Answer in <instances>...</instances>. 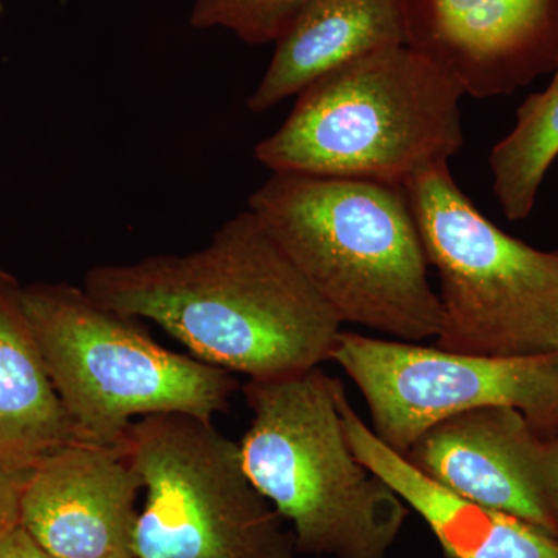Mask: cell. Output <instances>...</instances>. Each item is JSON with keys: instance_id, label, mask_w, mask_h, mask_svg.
<instances>
[{"instance_id": "obj_7", "label": "cell", "mask_w": 558, "mask_h": 558, "mask_svg": "<svg viewBox=\"0 0 558 558\" xmlns=\"http://www.w3.org/2000/svg\"><path fill=\"white\" fill-rule=\"evenodd\" d=\"M120 447L146 490L135 558H296L292 531L250 480L240 444L211 422L149 414Z\"/></svg>"}, {"instance_id": "obj_13", "label": "cell", "mask_w": 558, "mask_h": 558, "mask_svg": "<svg viewBox=\"0 0 558 558\" xmlns=\"http://www.w3.org/2000/svg\"><path fill=\"white\" fill-rule=\"evenodd\" d=\"M398 46H407L402 0H310L275 43L247 108L266 112L326 73Z\"/></svg>"}, {"instance_id": "obj_10", "label": "cell", "mask_w": 558, "mask_h": 558, "mask_svg": "<svg viewBox=\"0 0 558 558\" xmlns=\"http://www.w3.org/2000/svg\"><path fill=\"white\" fill-rule=\"evenodd\" d=\"M407 46L458 81L465 95L515 94L553 72L558 0H402Z\"/></svg>"}, {"instance_id": "obj_9", "label": "cell", "mask_w": 558, "mask_h": 558, "mask_svg": "<svg viewBox=\"0 0 558 558\" xmlns=\"http://www.w3.org/2000/svg\"><path fill=\"white\" fill-rule=\"evenodd\" d=\"M405 458L454 494L558 539V435L520 410L488 405L447 418Z\"/></svg>"}, {"instance_id": "obj_17", "label": "cell", "mask_w": 558, "mask_h": 558, "mask_svg": "<svg viewBox=\"0 0 558 558\" xmlns=\"http://www.w3.org/2000/svg\"><path fill=\"white\" fill-rule=\"evenodd\" d=\"M35 464L0 458V537L21 524L22 494Z\"/></svg>"}, {"instance_id": "obj_1", "label": "cell", "mask_w": 558, "mask_h": 558, "mask_svg": "<svg viewBox=\"0 0 558 558\" xmlns=\"http://www.w3.org/2000/svg\"><path fill=\"white\" fill-rule=\"evenodd\" d=\"M84 290L156 323L193 357L250 379L318 368L343 325L248 208L196 252L94 267Z\"/></svg>"}, {"instance_id": "obj_19", "label": "cell", "mask_w": 558, "mask_h": 558, "mask_svg": "<svg viewBox=\"0 0 558 558\" xmlns=\"http://www.w3.org/2000/svg\"><path fill=\"white\" fill-rule=\"evenodd\" d=\"M2 10H3V0H0V14H2Z\"/></svg>"}, {"instance_id": "obj_6", "label": "cell", "mask_w": 558, "mask_h": 558, "mask_svg": "<svg viewBox=\"0 0 558 558\" xmlns=\"http://www.w3.org/2000/svg\"><path fill=\"white\" fill-rule=\"evenodd\" d=\"M428 266L438 270L436 347L483 357L558 351V250L510 236L459 189L449 163L403 183Z\"/></svg>"}, {"instance_id": "obj_16", "label": "cell", "mask_w": 558, "mask_h": 558, "mask_svg": "<svg viewBox=\"0 0 558 558\" xmlns=\"http://www.w3.org/2000/svg\"><path fill=\"white\" fill-rule=\"evenodd\" d=\"M310 0H193L191 25L226 28L252 46L277 43Z\"/></svg>"}, {"instance_id": "obj_12", "label": "cell", "mask_w": 558, "mask_h": 558, "mask_svg": "<svg viewBox=\"0 0 558 558\" xmlns=\"http://www.w3.org/2000/svg\"><path fill=\"white\" fill-rule=\"evenodd\" d=\"M344 435L362 464L422 517L449 558H558V539L508 513L484 508L418 472L381 442L337 391Z\"/></svg>"}, {"instance_id": "obj_8", "label": "cell", "mask_w": 558, "mask_h": 558, "mask_svg": "<svg viewBox=\"0 0 558 558\" xmlns=\"http://www.w3.org/2000/svg\"><path fill=\"white\" fill-rule=\"evenodd\" d=\"M329 360L365 398L374 435L402 457L440 422L488 405L513 407L558 435L557 352L483 357L341 330Z\"/></svg>"}, {"instance_id": "obj_15", "label": "cell", "mask_w": 558, "mask_h": 558, "mask_svg": "<svg viewBox=\"0 0 558 558\" xmlns=\"http://www.w3.org/2000/svg\"><path fill=\"white\" fill-rule=\"evenodd\" d=\"M545 90L517 109L515 126L492 148V189L512 222L531 216L543 180L558 157V54Z\"/></svg>"}, {"instance_id": "obj_14", "label": "cell", "mask_w": 558, "mask_h": 558, "mask_svg": "<svg viewBox=\"0 0 558 558\" xmlns=\"http://www.w3.org/2000/svg\"><path fill=\"white\" fill-rule=\"evenodd\" d=\"M17 289L0 275V458L35 464L78 436L22 319Z\"/></svg>"}, {"instance_id": "obj_20", "label": "cell", "mask_w": 558, "mask_h": 558, "mask_svg": "<svg viewBox=\"0 0 558 558\" xmlns=\"http://www.w3.org/2000/svg\"><path fill=\"white\" fill-rule=\"evenodd\" d=\"M557 354H558V351H557Z\"/></svg>"}, {"instance_id": "obj_5", "label": "cell", "mask_w": 558, "mask_h": 558, "mask_svg": "<svg viewBox=\"0 0 558 558\" xmlns=\"http://www.w3.org/2000/svg\"><path fill=\"white\" fill-rule=\"evenodd\" d=\"M17 306L81 442L120 447L135 418L229 409V371L160 347L140 325L69 284L17 289Z\"/></svg>"}, {"instance_id": "obj_4", "label": "cell", "mask_w": 558, "mask_h": 558, "mask_svg": "<svg viewBox=\"0 0 558 558\" xmlns=\"http://www.w3.org/2000/svg\"><path fill=\"white\" fill-rule=\"evenodd\" d=\"M340 385L319 368L250 379L242 391L253 418L240 444L242 461L292 526L300 554L387 558L409 506L349 446Z\"/></svg>"}, {"instance_id": "obj_18", "label": "cell", "mask_w": 558, "mask_h": 558, "mask_svg": "<svg viewBox=\"0 0 558 558\" xmlns=\"http://www.w3.org/2000/svg\"><path fill=\"white\" fill-rule=\"evenodd\" d=\"M0 558H54L47 553L27 529L17 524L0 537Z\"/></svg>"}, {"instance_id": "obj_3", "label": "cell", "mask_w": 558, "mask_h": 558, "mask_svg": "<svg viewBox=\"0 0 558 558\" xmlns=\"http://www.w3.org/2000/svg\"><path fill=\"white\" fill-rule=\"evenodd\" d=\"M464 95L453 76L409 46L374 51L300 92L255 156L271 172L403 186L464 146Z\"/></svg>"}, {"instance_id": "obj_11", "label": "cell", "mask_w": 558, "mask_h": 558, "mask_svg": "<svg viewBox=\"0 0 558 558\" xmlns=\"http://www.w3.org/2000/svg\"><path fill=\"white\" fill-rule=\"evenodd\" d=\"M142 490L121 447L76 440L33 465L21 524L54 558H135Z\"/></svg>"}, {"instance_id": "obj_2", "label": "cell", "mask_w": 558, "mask_h": 558, "mask_svg": "<svg viewBox=\"0 0 558 558\" xmlns=\"http://www.w3.org/2000/svg\"><path fill=\"white\" fill-rule=\"evenodd\" d=\"M248 209L341 322L403 341L438 336L439 295L403 186L274 172Z\"/></svg>"}]
</instances>
